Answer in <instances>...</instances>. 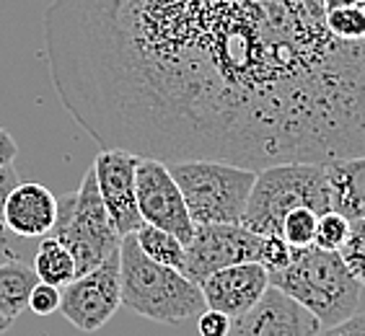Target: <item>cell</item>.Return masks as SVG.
<instances>
[{"mask_svg":"<svg viewBox=\"0 0 365 336\" xmlns=\"http://www.w3.org/2000/svg\"><path fill=\"white\" fill-rule=\"evenodd\" d=\"M298 207H309L317 215L331 210L324 163L290 161L259 168L241 225L262 238L280 236L282 220Z\"/></svg>","mask_w":365,"mask_h":336,"instance_id":"277c9868","label":"cell"},{"mask_svg":"<svg viewBox=\"0 0 365 336\" xmlns=\"http://www.w3.org/2000/svg\"><path fill=\"white\" fill-rule=\"evenodd\" d=\"M207 308L220 310L231 321L246 315L269 290V272L259 261L225 266L200 285Z\"/></svg>","mask_w":365,"mask_h":336,"instance_id":"7c38bea8","label":"cell"},{"mask_svg":"<svg viewBox=\"0 0 365 336\" xmlns=\"http://www.w3.org/2000/svg\"><path fill=\"white\" fill-rule=\"evenodd\" d=\"M19 171H16L14 163H8V166H0V228H6L3 225V207H6L8 196H11V191L19 187Z\"/></svg>","mask_w":365,"mask_h":336,"instance_id":"d4e9b609","label":"cell"},{"mask_svg":"<svg viewBox=\"0 0 365 336\" xmlns=\"http://www.w3.org/2000/svg\"><path fill=\"white\" fill-rule=\"evenodd\" d=\"M133 236L148 259H153V261H158V264H166V266H174V269L182 272L184 243L176 238V236H171V233L161 231V228H155V225H148V223H143Z\"/></svg>","mask_w":365,"mask_h":336,"instance_id":"e0dca14e","label":"cell"},{"mask_svg":"<svg viewBox=\"0 0 365 336\" xmlns=\"http://www.w3.org/2000/svg\"><path fill=\"white\" fill-rule=\"evenodd\" d=\"M135 196H138L143 223L171 233L184 246L190 243L195 233V220L184 202L179 184L171 176L169 163L140 155L138 171H135Z\"/></svg>","mask_w":365,"mask_h":336,"instance_id":"ba28073f","label":"cell"},{"mask_svg":"<svg viewBox=\"0 0 365 336\" xmlns=\"http://www.w3.org/2000/svg\"><path fill=\"white\" fill-rule=\"evenodd\" d=\"M244 261H262V236L252 233L241 223L195 225L192 241L184 246L182 272L192 282L202 285L210 274Z\"/></svg>","mask_w":365,"mask_h":336,"instance_id":"52a82bcc","label":"cell"},{"mask_svg":"<svg viewBox=\"0 0 365 336\" xmlns=\"http://www.w3.org/2000/svg\"><path fill=\"white\" fill-rule=\"evenodd\" d=\"M42 34L101 147L252 171L365 155V0H52Z\"/></svg>","mask_w":365,"mask_h":336,"instance_id":"6da1fadb","label":"cell"},{"mask_svg":"<svg viewBox=\"0 0 365 336\" xmlns=\"http://www.w3.org/2000/svg\"><path fill=\"white\" fill-rule=\"evenodd\" d=\"M319 329L317 315L269 285L259 303L233 321L228 336H317Z\"/></svg>","mask_w":365,"mask_h":336,"instance_id":"8fae6325","label":"cell"},{"mask_svg":"<svg viewBox=\"0 0 365 336\" xmlns=\"http://www.w3.org/2000/svg\"><path fill=\"white\" fill-rule=\"evenodd\" d=\"M317 336H365V313H352L334 326H322Z\"/></svg>","mask_w":365,"mask_h":336,"instance_id":"cb8c5ba5","label":"cell"},{"mask_svg":"<svg viewBox=\"0 0 365 336\" xmlns=\"http://www.w3.org/2000/svg\"><path fill=\"white\" fill-rule=\"evenodd\" d=\"M317 223L319 215L309 207H298V210L290 212L285 220H282V231L280 238L285 243H290L293 248H306V246H314V236H317Z\"/></svg>","mask_w":365,"mask_h":336,"instance_id":"ac0fdd59","label":"cell"},{"mask_svg":"<svg viewBox=\"0 0 365 336\" xmlns=\"http://www.w3.org/2000/svg\"><path fill=\"white\" fill-rule=\"evenodd\" d=\"M233 321L228 315H223L220 310L205 308L197 315V334L200 336H228L231 334Z\"/></svg>","mask_w":365,"mask_h":336,"instance_id":"603a6c76","label":"cell"},{"mask_svg":"<svg viewBox=\"0 0 365 336\" xmlns=\"http://www.w3.org/2000/svg\"><path fill=\"white\" fill-rule=\"evenodd\" d=\"M36 282L39 277L31 264H24L19 259L0 264V313H6L11 321L19 318L29 308V298Z\"/></svg>","mask_w":365,"mask_h":336,"instance_id":"9a60e30c","label":"cell"},{"mask_svg":"<svg viewBox=\"0 0 365 336\" xmlns=\"http://www.w3.org/2000/svg\"><path fill=\"white\" fill-rule=\"evenodd\" d=\"M11 323H14V321H11V318H8L6 313H0V336H3L8 329H11Z\"/></svg>","mask_w":365,"mask_h":336,"instance_id":"4316f807","label":"cell"},{"mask_svg":"<svg viewBox=\"0 0 365 336\" xmlns=\"http://www.w3.org/2000/svg\"><path fill=\"white\" fill-rule=\"evenodd\" d=\"M339 256L344 259L352 277L360 282V288H365V217L350 220V233L339 248Z\"/></svg>","mask_w":365,"mask_h":336,"instance_id":"d6986e66","label":"cell"},{"mask_svg":"<svg viewBox=\"0 0 365 336\" xmlns=\"http://www.w3.org/2000/svg\"><path fill=\"white\" fill-rule=\"evenodd\" d=\"M122 305L158 323H182L207 308L202 288L174 266L148 259L135 236L120 243Z\"/></svg>","mask_w":365,"mask_h":336,"instance_id":"7a4b0ae2","label":"cell"},{"mask_svg":"<svg viewBox=\"0 0 365 336\" xmlns=\"http://www.w3.org/2000/svg\"><path fill=\"white\" fill-rule=\"evenodd\" d=\"M140 155L122 150V147H101L93 158V176L101 194L109 220L120 238L133 236L143 225L138 196H135V171H138Z\"/></svg>","mask_w":365,"mask_h":336,"instance_id":"30bf717a","label":"cell"},{"mask_svg":"<svg viewBox=\"0 0 365 336\" xmlns=\"http://www.w3.org/2000/svg\"><path fill=\"white\" fill-rule=\"evenodd\" d=\"M3 233H6V228H0V243H3Z\"/></svg>","mask_w":365,"mask_h":336,"instance_id":"83f0119b","label":"cell"},{"mask_svg":"<svg viewBox=\"0 0 365 336\" xmlns=\"http://www.w3.org/2000/svg\"><path fill=\"white\" fill-rule=\"evenodd\" d=\"M31 269L36 272L39 282H44V285H55V288H60V290H63L65 285H71V282L78 277L73 253L68 251L57 238H52V236L39 238L34 261H31Z\"/></svg>","mask_w":365,"mask_h":336,"instance_id":"2e32d148","label":"cell"},{"mask_svg":"<svg viewBox=\"0 0 365 336\" xmlns=\"http://www.w3.org/2000/svg\"><path fill=\"white\" fill-rule=\"evenodd\" d=\"M122 308L120 295V251L106 256L96 269L81 274L63 288L60 313L78 331H98Z\"/></svg>","mask_w":365,"mask_h":336,"instance_id":"9c48e42d","label":"cell"},{"mask_svg":"<svg viewBox=\"0 0 365 336\" xmlns=\"http://www.w3.org/2000/svg\"><path fill=\"white\" fill-rule=\"evenodd\" d=\"M190 207L195 225H239L252 194L257 171L228 161H174L169 163Z\"/></svg>","mask_w":365,"mask_h":336,"instance_id":"5b68a950","label":"cell"},{"mask_svg":"<svg viewBox=\"0 0 365 336\" xmlns=\"http://www.w3.org/2000/svg\"><path fill=\"white\" fill-rule=\"evenodd\" d=\"M269 285L301 303L322 326H334L358 313L363 290L339 251H327L319 246L295 248L290 264L269 274Z\"/></svg>","mask_w":365,"mask_h":336,"instance_id":"3957f363","label":"cell"},{"mask_svg":"<svg viewBox=\"0 0 365 336\" xmlns=\"http://www.w3.org/2000/svg\"><path fill=\"white\" fill-rule=\"evenodd\" d=\"M57 217V196L39 182H19L6 207L3 225L19 238H44Z\"/></svg>","mask_w":365,"mask_h":336,"instance_id":"4fadbf2b","label":"cell"},{"mask_svg":"<svg viewBox=\"0 0 365 336\" xmlns=\"http://www.w3.org/2000/svg\"><path fill=\"white\" fill-rule=\"evenodd\" d=\"M16 155H19V145H16L14 135L0 127V166H8V163H14Z\"/></svg>","mask_w":365,"mask_h":336,"instance_id":"484cf974","label":"cell"},{"mask_svg":"<svg viewBox=\"0 0 365 336\" xmlns=\"http://www.w3.org/2000/svg\"><path fill=\"white\" fill-rule=\"evenodd\" d=\"M60 300H63V290L55 285L36 282V288L31 290V298H29V310H34L36 315H52L55 310H60Z\"/></svg>","mask_w":365,"mask_h":336,"instance_id":"7402d4cb","label":"cell"},{"mask_svg":"<svg viewBox=\"0 0 365 336\" xmlns=\"http://www.w3.org/2000/svg\"><path fill=\"white\" fill-rule=\"evenodd\" d=\"M329 182L331 210H337L347 220L365 217V155L339 158L324 163Z\"/></svg>","mask_w":365,"mask_h":336,"instance_id":"5bb4252c","label":"cell"},{"mask_svg":"<svg viewBox=\"0 0 365 336\" xmlns=\"http://www.w3.org/2000/svg\"><path fill=\"white\" fill-rule=\"evenodd\" d=\"M49 236L73 253L78 277L96 269L114 251H120L122 238L101 202L93 171L83 176L76 191L57 196V217Z\"/></svg>","mask_w":365,"mask_h":336,"instance_id":"8992f818","label":"cell"},{"mask_svg":"<svg viewBox=\"0 0 365 336\" xmlns=\"http://www.w3.org/2000/svg\"><path fill=\"white\" fill-rule=\"evenodd\" d=\"M293 253H295V248L290 243H285L280 236H267V238H262V261L259 264L264 266L269 274L280 272V269H285V266L290 264Z\"/></svg>","mask_w":365,"mask_h":336,"instance_id":"44dd1931","label":"cell"},{"mask_svg":"<svg viewBox=\"0 0 365 336\" xmlns=\"http://www.w3.org/2000/svg\"><path fill=\"white\" fill-rule=\"evenodd\" d=\"M350 233V220L344 215H339L337 210L322 212L317 223V236H314V246L327 248V251H339L342 243L347 241Z\"/></svg>","mask_w":365,"mask_h":336,"instance_id":"ffe728a7","label":"cell"}]
</instances>
